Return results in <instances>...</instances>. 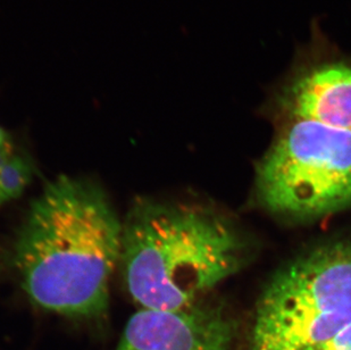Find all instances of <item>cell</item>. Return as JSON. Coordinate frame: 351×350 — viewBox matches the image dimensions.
I'll return each mask as SVG.
<instances>
[{"instance_id":"6da1fadb","label":"cell","mask_w":351,"mask_h":350,"mask_svg":"<svg viewBox=\"0 0 351 350\" xmlns=\"http://www.w3.org/2000/svg\"><path fill=\"white\" fill-rule=\"evenodd\" d=\"M122 235L123 224L99 187L57 178L32 202L15 242L24 291L45 311L99 318L108 308Z\"/></svg>"},{"instance_id":"7a4b0ae2","label":"cell","mask_w":351,"mask_h":350,"mask_svg":"<svg viewBox=\"0 0 351 350\" xmlns=\"http://www.w3.org/2000/svg\"><path fill=\"white\" fill-rule=\"evenodd\" d=\"M241 258L232 228L197 206L143 200L123 224V278L143 310L189 307L235 273Z\"/></svg>"},{"instance_id":"3957f363","label":"cell","mask_w":351,"mask_h":350,"mask_svg":"<svg viewBox=\"0 0 351 350\" xmlns=\"http://www.w3.org/2000/svg\"><path fill=\"white\" fill-rule=\"evenodd\" d=\"M351 324V242L318 248L282 270L256 308L250 350H306Z\"/></svg>"},{"instance_id":"277c9868","label":"cell","mask_w":351,"mask_h":350,"mask_svg":"<svg viewBox=\"0 0 351 350\" xmlns=\"http://www.w3.org/2000/svg\"><path fill=\"white\" fill-rule=\"evenodd\" d=\"M256 188L266 209L318 218L351 205V130L285 119L257 169Z\"/></svg>"},{"instance_id":"5b68a950","label":"cell","mask_w":351,"mask_h":350,"mask_svg":"<svg viewBox=\"0 0 351 350\" xmlns=\"http://www.w3.org/2000/svg\"><path fill=\"white\" fill-rule=\"evenodd\" d=\"M271 105L285 119L351 130V55L311 24L308 43L295 49L287 72L273 86Z\"/></svg>"},{"instance_id":"8992f818","label":"cell","mask_w":351,"mask_h":350,"mask_svg":"<svg viewBox=\"0 0 351 350\" xmlns=\"http://www.w3.org/2000/svg\"><path fill=\"white\" fill-rule=\"evenodd\" d=\"M234 323L221 308L195 303L178 311L141 310L115 350H230Z\"/></svg>"},{"instance_id":"52a82bcc","label":"cell","mask_w":351,"mask_h":350,"mask_svg":"<svg viewBox=\"0 0 351 350\" xmlns=\"http://www.w3.org/2000/svg\"><path fill=\"white\" fill-rule=\"evenodd\" d=\"M32 178V166L0 128V207L17 198Z\"/></svg>"},{"instance_id":"ba28073f","label":"cell","mask_w":351,"mask_h":350,"mask_svg":"<svg viewBox=\"0 0 351 350\" xmlns=\"http://www.w3.org/2000/svg\"><path fill=\"white\" fill-rule=\"evenodd\" d=\"M306 350H351V324L331 339Z\"/></svg>"}]
</instances>
